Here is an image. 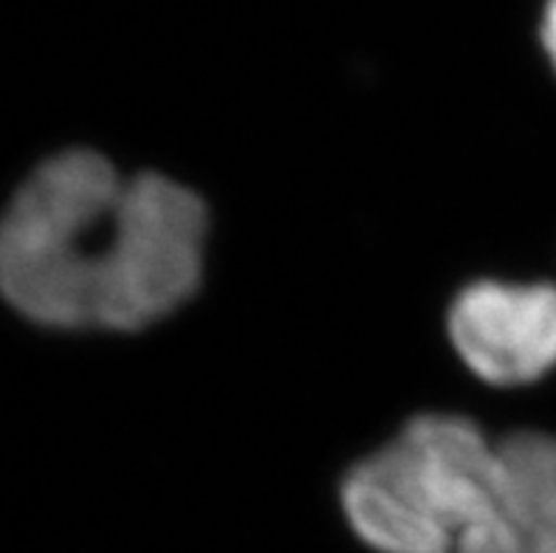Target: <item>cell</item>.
I'll use <instances>...</instances> for the list:
<instances>
[{"label":"cell","instance_id":"obj_1","mask_svg":"<svg viewBox=\"0 0 556 553\" xmlns=\"http://www.w3.org/2000/svg\"><path fill=\"white\" fill-rule=\"evenodd\" d=\"M206 229L190 187L122 178L105 155L65 150L0 217V294L49 328H148L195 294Z\"/></svg>","mask_w":556,"mask_h":553},{"label":"cell","instance_id":"obj_2","mask_svg":"<svg viewBox=\"0 0 556 553\" xmlns=\"http://www.w3.org/2000/svg\"><path fill=\"white\" fill-rule=\"evenodd\" d=\"M497 480V443L466 415H418L356 463L339 498L379 553H455Z\"/></svg>","mask_w":556,"mask_h":553},{"label":"cell","instance_id":"obj_3","mask_svg":"<svg viewBox=\"0 0 556 553\" xmlns=\"http://www.w3.org/2000/svg\"><path fill=\"white\" fill-rule=\"evenodd\" d=\"M464 365L494 387L536 381L556 367V286L478 280L450 309Z\"/></svg>","mask_w":556,"mask_h":553},{"label":"cell","instance_id":"obj_4","mask_svg":"<svg viewBox=\"0 0 556 553\" xmlns=\"http://www.w3.org/2000/svg\"><path fill=\"white\" fill-rule=\"evenodd\" d=\"M455 553H556V435L497 441L492 498Z\"/></svg>","mask_w":556,"mask_h":553},{"label":"cell","instance_id":"obj_5","mask_svg":"<svg viewBox=\"0 0 556 553\" xmlns=\"http://www.w3.org/2000/svg\"><path fill=\"white\" fill-rule=\"evenodd\" d=\"M540 46L548 56L551 68L556 71V0H545L543 17H540Z\"/></svg>","mask_w":556,"mask_h":553}]
</instances>
